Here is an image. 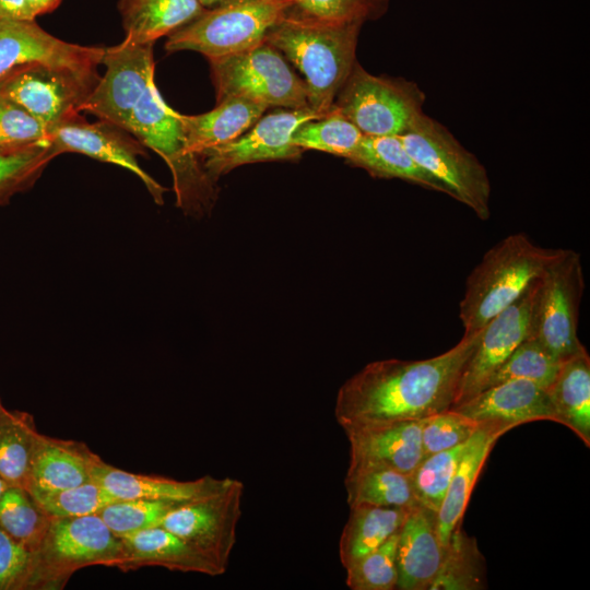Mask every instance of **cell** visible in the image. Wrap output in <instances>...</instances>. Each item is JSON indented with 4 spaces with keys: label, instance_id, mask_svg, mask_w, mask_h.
Returning <instances> with one entry per match:
<instances>
[{
    "label": "cell",
    "instance_id": "cell-1",
    "mask_svg": "<svg viewBox=\"0 0 590 590\" xmlns=\"http://www.w3.org/2000/svg\"><path fill=\"white\" fill-rule=\"evenodd\" d=\"M153 45L123 39L105 48V74L81 110L121 128L157 153L172 172L177 206L200 216L212 209L216 184L187 150L181 114L165 103L155 85Z\"/></svg>",
    "mask_w": 590,
    "mask_h": 590
},
{
    "label": "cell",
    "instance_id": "cell-2",
    "mask_svg": "<svg viewBox=\"0 0 590 590\" xmlns=\"http://www.w3.org/2000/svg\"><path fill=\"white\" fill-rule=\"evenodd\" d=\"M481 330L447 352L422 361L389 358L364 366L339 389L334 415L341 427L370 422L425 420L453 405L464 366Z\"/></svg>",
    "mask_w": 590,
    "mask_h": 590
},
{
    "label": "cell",
    "instance_id": "cell-3",
    "mask_svg": "<svg viewBox=\"0 0 590 590\" xmlns=\"http://www.w3.org/2000/svg\"><path fill=\"white\" fill-rule=\"evenodd\" d=\"M362 25L326 23L290 10L266 37L304 75L308 106L322 116L332 110L339 91L357 61Z\"/></svg>",
    "mask_w": 590,
    "mask_h": 590
},
{
    "label": "cell",
    "instance_id": "cell-4",
    "mask_svg": "<svg viewBox=\"0 0 590 590\" xmlns=\"http://www.w3.org/2000/svg\"><path fill=\"white\" fill-rule=\"evenodd\" d=\"M559 249L535 245L524 233L495 244L469 274L460 302L463 335L479 332L538 280Z\"/></svg>",
    "mask_w": 590,
    "mask_h": 590
},
{
    "label": "cell",
    "instance_id": "cell-5",
    "mask_svg": "<svg viewBox=\"0 0 590 590\" xmlns=\"http://www.w3.org/2000/svg\"><path fill=\"white\" fill-rule=\"evenodd\" d=\"M293 0H223L167 36L168 54L191 50L206 59L247 50L262 42Z\"/></svg>",
    "mask_w": 590,
    "mask_h": 590
},
{
    "label": "cell",
    "instance_id": "cell-6",
    "mask_svg": "<svg viewBox=\"0 0 590 590\" xmlns=\"http://www.w3.org/2000/svg\"><path fill=\"white\" fill-rule=\"evenodd\" d=\"M122 557L121 538L99 515L52 517L34 551L28 590L62 589L76 570L94 565L117 567Z\"/></svg>",
    "mask_w": 590,
    "mask_h": 590
},
{
    "label": "cell",
    "instance_id": "cell-7",
    "mask_svg": "<svg viewBox=\"0 0 590 590\" xmlns=\"http://www.w3.org/2000/svg\"><path fill=\"white\" fill-rule=\"evenodd\" d=\"M208 61L216 103L239 97L268 108H309L305 81L267 40L247 50Z\"/></svg>",
    "mask_w": 590,
    "mask_h": 590
},
{
    "label": "cell",
    "instance_id": "cell-8",
    "mask_svg": "<svg viewBox=\"0 0 590 590\" xmlns=\"http://www.w3.org/2000/svg\"><path fill=\"white\" fill-rule=\"evenodd\" d=\"M414 161L438 179L449 196L479 219L491 216V181L483 164L440 122L421 113L400 135Z\"/></svg>",
    "mask_w": 590,
    "mask_h": 590
},
{
    "label": "cell",
    "instance_id": "cell-9",
    "mask_svg": "<svg viewBox=\"0 0 590 590\" xmlns=\"http://www.w3.org/2000/svg\"><path fill=\"white\" fill-rule=\"evenodd\" d=\"M585 276L579 252L559 249L539 279L529 335L560 362L586 350L578 338Z\"/></svg>",
    "mask_w": 590,
    "mask_h": 590
},
{
    "label": "cell",
    "instance_id": "cell-10",
    "mask_svg": "<svg viewBox=\"0 0 590 590\" xmlns=\"http://www.w3.org/2000/svg\"><path fill=\"white\" fill-rule=\"evenodd\" d=\"M424 101L416 83L374 75L356 61L332 108L364 135H401L423 113Z\"/></svg>",
    "mask_w": 590,
    "mask_h": 590
},
{
    "label": "cell",
    "instance_id": "cell-11",
    "mask_svg": "<svg viewBox=\"0 0 590 590\" xmlns=\"http://www.w3.org/2000/svg\"><path fill=\"white\" fill-rule=\"evenodd\" d=\"M243 495V482L231 477L220 491L179 503L160 526L182 539L223 575L236 543Z\"/></svg>",
    "mask_w": 590,
    "mask_h": 590
},
{
    "label": "cell",
    "instance_id": "cell-12",
    "mask_svg": "<svg viewBox=\"0 0 590 590\" xmlns=\"http://www.w3.org/2000/svg\"><path fill=\"white\" fill-rule=\"evenodd\" d=\"M99 79L97 72L36 64L0 81V97L19 105L50 130L81 111Z\"/></svg>",
    "mask_w": 590,
    "mask_h": 590
},
{
    "label": "cell",
    "instance_id": "cell-13",
    "mask_svg": "<svg viewBox=\"0 0 590 590\" xmlns=\"http://www.w3.org/2000/svg\"><path fill=\"white\" fill-rule=\"evenodd\" d=\"M322 117L310 108L274 110L237 139L202 152L199 157L203 169L216 184L221 176L241 165L297 161L304 150L291 142L294 131L302 123Z\"/></svg>",
    "mask_w": 590,
    "mask_h": 590
},
{
    "label": "cell",
    "instance_id": "cell-14",
    "mask_svg": "<svg viewBox=\"0 0 590 590\" xmlns=\"http://www.w3.org/2000/svg\"><path fill=\"white\" fill-rule=\"evenodd\" d=\"M104 47L81 46L61 40L35 20H0V81L36 64L97 72Z\"/></svg>",
    "mask_w": 590,
    "mask_h": 590
},
{
    "label": "cell",
    "instance_id": "cell-15",
    "mask_svg": "<svg viewBox=\"0 0 590 590\" xmlns=\"http://www.w3.org/2000/svg\"><path fill=\"white\" fill-rule=\"evenodd\" d=\"M127 133L105 120L90 123L80 113H74L49 130V139L57 155L80 153L130 170L144 184L153 200L163 204L166 189L140 166L138 156L145 155V150Z\"/></svg>",
    "mask_w": 590,
    "mask_h": 590
},
{
    "label": "cell",
    "instance_id": "cell-16",
    "mask_svg": "<svg viewBox=\"0 0 590 590\" xmlns=\"http://www.w3.org/2000/svg\"><path fill=\"white\" fill-rule=\"evenodd\" d=\"M539 279L482 328L479 343L462 371L452 406L482 391L493 374L527 339Z\"/></svg>",
    "mask_w": 590,
    "mask_h": 590
},
{
    "label": "cell",
    "instance_id": "cell-17",
    "mask_svg": "<svg viewBox=\"0 0 590 590\" xmlns=\"http://www.w3.org/2000/svg\"><path fill=\"white\" fill-rule=\"evenodd\" d=\"M425 420L343 426L350 442V465H379L411 475L423 459L422 428Z\"/></svg>",
    "mask_w": 590,
    "mask_h": 590
},
{
    "label": "cell",
    "instance_id": "cell-18",
    "mask_svg": "<svg viewBox=\"0 0 590 590\" xmlns=\"http://www.w3.org/2000/svg\"><path fill=\"white\" fill-rule=\"evenodd\" d=\"M450 409L476 421L496 422L514 427L557 416L547 389L527 379H511L487 387Z\"/></svg>",
    "mask_w": 590,
    "mask_h": 590
},
{
    "label": "cell",
    "instance_id": "cell-19",
    "mask_svg": "<svg viewBox=\"0 0 590 590\" xmlns=\"http://www.w3.org/2000/svg\"><path fill=\"white\" fill-rule=\"evenodd\" d=\"M444 552L438 534L437 512L422 505L412 508L398 538L397 589L430 590Z\"/></svg>",
    "mask_w": 590,
    "mask_h": 590
},
{
    "label": "cell",
    "instance_id": "cell-20",
    "mask_svg": "<svg viewBox=\"0 0 590 590\" xmlns=\"http://www.w3.org/2000/svg\"><path fill=\"white\" fill-rule=\"evenodd\" d=\"M101 459L84 442L38 433L25 488L34 493L91 482Z\"/></svg>",
    "mask_w": 590,
    "mask_h": 590
},
{
    "label": "cell",
    "instance_id": "cell-21",
    "mask_svg": "<svg viewBox=\"0 0 590 590\" xmlns=\"http://www.w3.org/2000/svg\"><path fill=\"white\" fill-rule=\"evenodd\" d=\"M231 477L204 475L193 481H178L115 468L103 459L93 470L92 481L102 485L117 499H150L184 503L210 495L223 488Z\"/></svg>",
    "mask_w": 590,
    "mask_h": 590
},
{
    "label": "cell",
    "instance_id": "cell-22",
    "mask_svg": "<svg viewBox=\"0 0 590 590\" xmlns=\"http://www.w3.org/2000/svg\"><path fill=\"white\" fill-rule=\"evenodd\" d=\"M514 428L511 425L482 423L465 442L457 469L452 475L444 500L437 511L438 534L444 547L462 518L476 480L496 441Z\"/></svg>",
    "mask_w": 590,
    "mask_h": 590
},
{
    "label": "cell",
    "instance_id": "cell-23",
    "mask_svg": "<svg viewBox=\"0 0 590 590\" xmlns=\"http://www.w3.org/2000/svg\"><path fill=\"white\" fill-rule=\"evenodd\" d=\"M123 557L117 568L122 571L144 566H161L169 570L220 576L205 557L182 539L162 526H155L121 538Z\"/></svg>",
    "mask_w": 590,
    "mask_h": 590
},
{
    "label": "cell",
    "instance_id": "cell-24",
    "mask_svg": "<svg viewBox=\"0 0 590 590\" xmlns=\"http://www.w3.org/2000/svg\"><path fill=\"white\" fill-rule=\"evenodd\" d=\"M266 105L239 97L216 103L204 114L180 116L187 150L196 155L228 143L248 131L266 113ZM200 158V157H199Z\"/></svg>",
    "mask_w": 590,
    "mask_h": 590
},
{
    "label": "cell",
    "instance_id": "cell-25",
    "mask_svg": "<svg viewBox=\"0 0 590 590\" xmlns=\"http://www.w3.org/2000/svg\"><path fill=\"white\" fill-rule=\"evenodd\" d=\"M199 0H119L125 40L154 44L185 26L204 11Z\"/></svg>",
    "mask_w": 590,
    "mask_h": 590
},
{
    "label": "cell",
    "instance_id": "cell-26",
    "mask_svg": "<svg viewBox=\"0 0 590 590\" xmlns=\"http://www.w3.org/2000/svg\"><path fill=\"white\" fill-rule=\"evenodd\" d=\"M345 160L374 177L399 178L449 196L448 189L414 161L400 135H364Z\"/></svg>",
    "mask_w": 590,
    "mask_h": 590
},
{
    "label": "cell",
    "instance_id": "cell-27",
    "mask_svg": "<svg viewBox=\"0 0 590 590\" xmlns=\"http://www.w3.org/2000/svg\"><path fill=\"white\" fill-rule=\"evenodd\" d=\"M557 422L590 446V357L587 351L563 361L547 389Z\"/></svg>",
    "mask_w": 590,
    "mask_h": 590
},
{
    "label": "cell",
    "instance_id": "cell-28",
    "mask_svg": "<svg viewBox=\"0 0 590 590\" xmlns=\"http://www.w3.org/2000/svg\"><path fill=\"white\" fill-rule=\"evenodd\" d=\"M350 509L339 542L340 560L344 568L398 533L411 511L404 507L373 505H356Z\"/></svg>",
    "mask_w": 590,
    "mask_h": 590
},
{
    "label": "cell",
    "instance_id": "cell-29",
    "mask_svg": "<svg viewBox=\"0 0 590 590\" xmlns=\"http://www.w3.org/2000/svg\"><path fill=\"white\" fill-rule=\"evenodd\" d=\"M350 507L373 505L414 508L415 498L411 476L379 465H349L344 480Z\"/></svg>",
    "mask_w": 590,
    "mask_h": 590
},
{
    "label": "cell",
    "instance_id": "cell-30",
    "mask_svg": "<svg viewBox=\"0 0 590 590\" xmlns=\"http://www.w3.org/2000/svg\"><path fill=\"white\" fill-rule=\"evenodd\" d=\"M37 435L25 411L7 410L0 417V476L9 486H26Z\"/></svg>",
    "mask_w": 590,
    "mask_h": 590
},
{
    "label": "cell",
    "instance_id": "cell-31",
    "mask_svg": "<svg viewBox=\"0 0 590 590\" xmlns=\"http://www.w3.org/2000/svg\"><path fill=\"white\" fill-rule=\"evenodd\" d=\"M485 560L477 543L459 524L445 547L430 590H480L485 589Z\"/></svg>",
    "mask_w": 590,
    "mask_h": 590
},
{
    "label": "cell",
    "instance_id": "cell-32",
    "mask_svg": "<svg viewBox=\"0 0 590 590\" xmlns=\"http://www.w3.org/2000/svg\"><path fill=\"white\" fill-rule=\"evenodd\" d=\"M52 517L22 486H9L0 497V527L34 552Z\"/></svg>",
    "mask_w": 590,
    "mask_h": 590
},
{
    "label": "cell",
    "instance_id": "cell-33",
    "mask_svg": "<svg viewBox=\"0 0 590 590\" xmlns=\"http://www.w3.org/2000/svg\"><path fill=\"white\" fill-rule=\"evenodd\" d=\"M363 137L352 121L332 108L324 117L302 123L291 142L302 150H317L347 158Z\"/></svg>",
    "mask_w": 590,
    "mask_h": 590
},
{
    "label": "cell",
    "instance_id": "cell-34",
    "mask_svg": "<svg viewBox=\"0 0 590 590\" xmlns=\"http://www.w3.org/2000/svg\"><path fill=\"white\" fill-rule=\"evenodd\" d=\"M56 156L50 141L21 151L0 152V205L32 188Z\"/></svg>",
    "mask_w": 590,
    "mask_h": 590
},
{
    "label": "cell",
    "instance_id": "cell-35",
    "mask_svg": "<svg viewBox=\"0 0 590 590\" xmlns=\"http://www.w3.org/2000/svg\"><path fill=\"white\" fill-rule=\"evenodd\" d=\"M560 364L562 362L538 341L527 338L493 374L484 389L511 379L531 380L548 389Z\"/></svg>",
    "mask_w": 590,
    "mask_h": 590
},
{
    "label": "cell",
    "instance_id": "cell-36",
    "mask_svg": "<svg viewBox=\"0 0 590 590\" xmlns=\"http://www.w3.org/2000/svg\"><path fill=\"white\" fill-rule=\"evenodd\" d=\"M465 442L423 457L416 465L410 476L415 498L420 505L436 512L438 511L461 458Z\"/></svg>",
    "mask_w": 590,
    "mask_h": 590
},
{
    "label": "cell",
    "instance_id": "cell-37",
    "mask_svg": "<svg viewBox=\"0 0 590 590\" xmlns=\"http://www.w3.org/2000/svg\"><path fill=\"white\" fill-rule=\"evenodd\" d=\"M399 532L389 538L384 544L345 568V582L350 589H397V545Z\"/></svg>",
    "mask_w": 590,
    "mask_h": 590
},
{
    "label": "cell",
    "instance_id": "cell-38",
    "mask_svg": "<svg viewBox=\"0 0 590 590\" xmlns=\"http://www.w3.org/2000/svg\"><path fill=\"white\" fill-rule=\"evenodd\" d=\"M179 503L150 499H116L97 515L119 538L160 526L165 516Z\"/></svg>",
    "mask_w": 590,
    "mask_h": 590
},
{
    "label": "cell",
    "instance_id": "cell-39",
    "mask_svg": "<svg viewBox=\"0 0 590 590\" xmlns=\"http://www.w3.org/2000/svg\"><path fill=\"white\" fill-rule=\"evenodd\" d=\"M31 494L56 518L97 515L106 505L117 499L94 481L69 488Z\"/></svg>",
    "mask_w": 590,
    "mask_h": 590
},
{
    "label": "cell",
    "instance_id": "cell-40",
    "mask_svg": "<svg viewBox=\"0 0 590 590\" xmlns=\"http://www.w3.org/2000/svg\"><path fill=\"white\" fill-rule=\"evenodd\" d=\"M389 0H293L292 11L326 23L376 21L386 14Z\"/></svg>",
    "mask_w": 590,
    "mask_h": 590
},
{
    "label": "cell",
    "instance_id": "cell-41",
    "mask_svg": "<svg viewBox=\"0 0 590 590\" xmlns=\"http://www.w3.org/2000/svg\"><path fill=\"white\" fill-rule=\"evenodd\" d=\"M48 128L19 105L0 97V152L49 142Z\"/></svg>",
    "mask_w": 590,
    "mask_h": 590
},
{
    "label": "cell",
    "instance_id": "cell-42",
    "mask_svg": "<svg viewBox=\"0 0 590 590\" xmlns=\"http://www.w3.org/2000/svg\"><path fill=\"white\" fill-rule=\"evenodd\" d=\"M480 425L453 409L427 417L422 428L423 457L465 442Z\"/></svg>",
    "mask_w": 590,
    "mask_h": 590
},
{
    "label": "cell",
    "instance_id": "cell-43",
    "mask_svg": "<svg viewBox=\"0 0 590 590\" xmlns=\"http://www.w3.org/2000/svg\"><path fill=\"white\" fill-rule=\"evenodd\" d=\"M34 552L0 527V590H28Z\"/></svg>",
    "mask_w": 590,
    "mask_h": 590
},
{
    "label": "cell",
    "instance_id": "cell-44",
    "mask_svg": "<svg viewBox=\"0 0 590 590\" xmlns=\"http://www.w3.org/2000/svg\"><path fill=\"white\" fill-rule=\"evenodd\" d=\"M61 0H26L34 19L38 15L54 11Z\"/></svg>",
    "mask_w": 590,
    "mask_h": 590
},
{
    "label": "cell",
    "instance_id": "cell-45",
    "mask_svg": "<svg viewBox=\"0 0 590 590\" xmlns=\"http://www.w3.org/2000/svg\"><path fill=\"white\" fill-rule=\"evenodd\" d=\"M204 8H211L223 0H199Z\"/></svg>",
    "mask_w": 590,
    "mask_h": 590
},
{
    "label": "cell",
    "instance_id": "cell-46",
    "mask_svg": "<svg viewBox=\"0 0 590 590\" xmlns=\"http://www.w3.org/2000/svg\"><path fill=\"white\" fill-rule=\"evenodd\" d=\"M9 487V485L4 482V480L0 476V497L5 492V489Z\"/></svg>",
    "mask_w": 590,
    "mask_h": 590
},
{
    "label": "cell",
    "instance_id": "cell-47",
    "mask_svg": "<svg viewBox=\"0 0 590 590\" xmlns=\"http://www.w3.org/2000/svg\"><path fill=\"white\" fill-rule=\"evenodd\" d=\"M7 411V409L2 405L0 401V417L3 415V413Z\"/></svg>",
    "mask_w": 590,
    "mask_h": 590
}]
</instances>
